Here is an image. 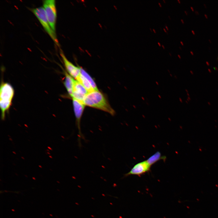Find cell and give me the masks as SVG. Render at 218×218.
<instances>
[{
	"label": "cell",
	"instance_id": "obj_1",
	"mask_svg": "<svg viewBox=\"0 0 218 218\" xmlns=\"http://www.w3.org/2000/svg\"><path fill=\"white\" fill-rule=\"evenodd\" d=\"M85 106L94 108L107 112L111 115L114 111L111 107L103 94L99 90L88 93L83 101Z\"/></svg>",
	"mask_w": 218,
	"mask_h": 218
},
{
	"label": "cell",
	"instance_id": "obj_2",
	"mask_svg": "<svg viewBox=\"0 0 218 218\" xmlns=\"http://www.w3.org/2000/svg\"><path fill=\"white\" fill-rule=\"evenodd\" d=\"M14 93V89L10 84L2 83L0 89V107L2 120L5 119V113L11 105Z\"/></svg>",
	"mask_w": 218,
	"mask_h": 218
},
{
	"label": "cell",
	"instance_id": "obj_3",
	"mask_svg": "<svg viewBox=\"0 0 218 218\" xmlns=\"http://www.w3.org/2000/svg\"><path fill=\"white\" fill-rule=\"evenodd\" d=\"M31 10L36 17L45 31L56 45L58 46V41L56 37V33L53 31L49 24L43 7L33 8L31 9Z\"/></svg>",
	"mask_w": 218,
	"mask_h": 218
},
{
	"label": "cell",
	"instance_id": "obj_4",
	"mask_svg": "<svg viewBox=\"0 0 218 218\" xmlns=\"http://www.w3.org/2000/svg\"><path fill=\"white\" fill-rule=\"evenodd\" d=\"M43 6L49 24L52 30L55 33L57 18L55 1L54 0H43Z\"/></svg>",
	"mask_w": 218,
	"mask_h": 218
},
{
	"label": "cell",
	"instance_id": "obj_5",
	"mask_svg": "<svg viewBox=\"0 0 218 218\" xmlns=\"http://www.w3.org/2000/svg\"><path fill=\"white\" fill-rule=\"evenodd\" d=\"M150 167L146 160L139 162L134 165L128 172L124 174V177L130 175L140 176L149 171Z\"/></svg>",
	"mask_w": 218,
	"mask_h": 218
},
{
	"label": "cell",
	"instance_id": "obj_6",
	"mask_svg": "<svg viewBox=\"0 0 218 218\" xmlns=\"http://www.w3.org/2000/svg\"><path fill=\"white\" fill-rule=\"evenodd\" d=\"M60 54L68 73L76 80L81 74L79 66H75L69 61L62 51L61 52Z\"/></svg>",
	"mask_w": 218,
	"mask_h": 218
},
{
	"label": "cell",
	"instance_id": "obj_7",
	"mask_svg": "<svg viewBox=\"0 0 218 218\" xmlns=\"http://www.w3.org/2000/svg\"><path fill=\"white\" fill-rule=\"evenodd\" d=\"M65 78L64 84L68 94L71 97L73 92L74 79L67 72H65Z\"/></svg>",
	"mask_w": 218,
	"mask_h": 218
},
{
	"label": "cell",
	"instance_id": "obj_8",
	"mask_svg": "<svg viewBox=\"0 0 218 218\" xmlns=\"http://www.w3.org/2000/svg\"><path fill=\"white\" fill-rule=\"evenodd\" d=\"M166 158V156H162L161 153L157 151L150 157L147 160V162L151 167V166L159 160H165Z\"/></svg>",
	"mask_w": 218,
	"mask_h": 218
},
{
	"label": "cell",
	"instance_id": "obj_9",
	"mask_svg": "<svg viewBox=\"0 0 218 218\" xmlns=\"http://www.w3.org/2000/svg\"><path fill=\"white\" fill-rule=\"evenodd\" d=\"M73 92L84 95H86L88 93L85 88L77 80H74V81Z\"/></svg>",
	"mask_w": 218,
	"mask_h": 218
},
{
	"label": "cell",
	"instance_id": "obj_10",
	"mask_svg": "<svg viewBox=\"0 0 218 218\" xmlns=\"http://www.w3.org/2000/svg\"><path fill=\"white\" fill-rule=\"evenodd\" d=\"M76 80L85 88L88 93L94 91L88 81L81 74Z\"/></svg>",
	"mask_w": 218,
	"mask_h": 218
},
{
	"label": "cell",
	"instance_id": "obj_11",
	"mask_svg": "<svg viewBox=\"0 0 218 218\" xmlns=\"http://www.w3.org/2000/svg\"><path fill=\"white\" fill-rule=\"evenodd\" d=\"M81 74L84 76L89 82L94 90H98L96 84L93 79L88 73L83 68L79 66Z\"/></svg>",
	"mask_w": 218,
	"mask_h": 218
},
{
	"label": "cell",
	"instance_id": "obj_12",
	"mask_svg": "<svg viewBox=\"0 0 218 218\" xmlns=\"http://www.w3.org/2000/svg\"><path fill=\"white\" fill-rule=\"evenodd\" d=\"M158 4L160 6V7H162V5H161V4H160V2H158Z\"/></svg>",
	"mask_w": 218,
	"mask_h": 218
},
{
	"label": "cell",
	"instance_id": "obj_13",
	"mask_svg": "<svg viewBox=\"0 0 218 218\" xmlns=\"http://www.w3.org/2000/svg\"><path fill=\"white\" fill-rule=\"evenodd\" d=\"M163 30H164V31L166 32L167 34H168L166 30L164 28H163Z\"/></svg>",
	"mask_w": 218,
	"mask_h": 218
},
{
	"label": "cell",
	"instance_id": "obj_14",
	"mask_svg": "<svg viewBox=\"0 0 218 218\" xmlns=\"http://www.w3.org/2000/svg\"><path fill=\"white\" fill-rule=\"evenodd\" d=\"M165 27L167 29V30H169L167 26L166 25V26H165Z\"/></svg>",
	"mask_w": 218,
	"mask_h": 218
},
{
	"label": "cell",
	"instance_id": "obj_15",
	"mask_svg": "<svg viewBox=\"0 0 218 218\" xmlns=\"http://www.w3.org/2000/svg\"><path fill=\"white\" fill-rule=\"evenodd\" d=\"M158 44L159 45V46H161V44L159 42H157Z\"/></svg>",
	"mask_w": 218,
	"mask_h": 218
},
{
	"label": "cell",
	"instance_id": "obj_16",
	"mask_svg": "<svg viewBox=\"0 0 218 218\" xmlns=\"http://www.w3.org/2000/svg\"><path fill=\"white\" fill-rule=\"evenodd\" d=\"M155 82H156V84H157V85H159V83H158V82L157 81H156Z\"/></svg>",
	"mask_w": 218,
	"mask_h": 218
},
{
	"label": "cell",
	"instance_id": "obj_17",
	"mask_svg": "<svg viewBox=\"0 0 218 218\" xmlns=\"http://www.w3.org/2000/svg\"><path fill=\"white\" fill-rule=\"evenodd\" d=\"M153 31H154V32L155 33H156V31L154 29H153Z\"/></svg>",
	"mask_w": 218,
	"mask_h": 218
},
{
	"label": "cell",
	"instance_id": "obj_18",
	"mask_svg": "<svg viewBox=\"0 0 218 218\" xmlns=\"http://www.w3.org/2000/svg\"><path fill=\"white\" fill-rule=\"evenodd\" d=\"M158 97H159V98H160L161 99V96H160V95H158Z\"/></svg>",
	"mask_w": 218,
	"mask_h": 218
},
{
	"label": "cell",
	"instance_id": "obj_19",
	"mask_svg": "<svg viewBox=\"0 0 218 218\" xmlns=\"http://www.w3.org/2000/svg\"><path fill=\"white\" fill-rule=\"evenodd\" d=\"M141 98H142V99L143 101H144L145 99H144V97H141Z\"/></svg>",
	"mask_w": 218,
	"mask_h": 218
},
{
	"label": "cell",
	"instance_id": "obj_20",
	"mask_svg": "<svg viewBox=\"0 0 218 218\" xmlns=\"http://www.w3.org/2000/svg\"><path fill=\"white\" fill-rule=\"evenodd\" d=\"M133 107H134V108H136V106H135L134 105H133Z\"/></svg>",
	"mask_w": 218,
	"mask_h": 218
},
{
	"label": "cell",
	"instance_id": "obj_21",
	"mask_svg": "<svg viewBox=\"0 0 218 218\" xmlns=\"http://www.w3.org/2000/svg\"><path fill=\"white\" fill-rule=\"evenodd\" d=\"M162 47L164 49H165V47H164V45H162Z\"/></svg>",
	"mask_w": 218,
	"mask_h": 218
},
{
	"label": "cell",
	"instance_id": "obj_22",
	"mask_svg": "<svg viewBox=\"0 0 218 218\" xmlns=\"http://www.w3.org/2000/svg\"><path fill=\"white\" fill-rule=\"evenodd\" d=\"M167 71H168V72H169V73H170V71L169 70L167 69Z\"/></svg>",
	"mask_w": 218,
	"mask_h": 218
},
{
	"label": "cell",
	"instance_id": "obj_23",
	"mask_svg": "<svg viewBox=\"0 0 218 218\" xmlns=\"http://www.w3.org/2000/svg\"><path fill=\"white\" fill-rule=\"evenodd\" d=\"M170 76L171 77H172V74H170Z\"/></svg>",
	"mask_w": 218,
	"mask_h": 218
},
{
	"label": "cell",
	"instance_id": "obj_24",
	"mask_svg": "<svg viewBox=\"0 0 218 218\" xmlns=\"http://www.w3.org/2000/svg\"><path fill=\"white\" fill-rule=\"evenodd\" d=\"M169 54L170 55V56H171V54L170 53H169Z\"/></svg>",
	"mask_w": 218,
	"mask_h": 218
},
{
	"label": "cell",
	"instance_id": "obj_25",
	"mask_svg": "<svg viewBox=\"0 0 218 218\" xmlns=\"http://www.w3.org/2000/svg\"><path fill=\"white\" fill-rule=\"evenodd\" d=\"M168 17H169V18H170V19H171V18H170V16L169 15V16H168Z\"/></svg>",
	"mask_w": 218,
	"mask_h": 218
},
{
	"label": "cell",
	"instance_id": "obj_26",
	"mask_svg": "<svg viewBox=\"0 0 218 218\" xmlns=\"http://www.w3.org/2000/svg\"><path fill=\"white\" fill-rule=\"evenodd\" d=\"M163 1H164V3L166 2L165 1V0H163Z\"/></svg>",
	"mask_w": 218,
	"mask_h": 218
},
{
	"label": "cell",
	"instance_id": "obj_27",
	"mask_svg": "<svg viewBox=\"0 0 218 218\" xmlns=\"http://www.w3.org/2000/svg\"><path fill=\"white\" fill-rule=\"evenodd\" d=\"M150 30L151 31H152L151 30V28H150Z\"/></svg>",
	"mask_w": 218,
	"mask_h": 218
},
{
	"label": "cell",
	"instance_id": "obj_28",
	"mask_svg": "<svg viewBox=\"0 0 218 218\" xmlns=\"http://www.w3.org/2000/svg\"><path fill=\"white\" fill-rule=\"evenodd\" d=\"M146 104H147V105H149V104L148 103H147H147H146Z\"/></svg>",
	"mask_w": 218,
	"mask_h": 218
},
{
	"label": "cell",
	"instance_id": "obj_29",
	"mask_svg": "<svg viewBox=\"0 0 218 218\" xmlns=\"http://www.w3.org/2000/svg\"><path fill=\"white\" fill-rule=\"evenodd\" d=\"M142 115L143 117H145V116L144 115Z\"/></svg>",
	"mask_w": 218,
	"mask_h": 218
}]
</instances>
